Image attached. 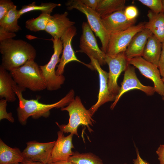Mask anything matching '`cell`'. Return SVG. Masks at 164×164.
Returning a JSON list of instances; mask_svg holds the SVG:
<instances>
[{
  "mask_svg": "<svg viewBox=\"0 0 164 164\" xmlns=\"http://www.w3.org/2000/svg\"><path fill=\"white\" fill-rule=\"evenodd\" d=\"M61 110L68 112L69 119L67 125H60L56 122L60 131L79 137L78 128L80 125H83L86 126L90 132L92 131L90 126H92L95 121L92 119V115L89 110L86 109L82 104L80 97L77 96L67 106L61 108Z\"/></svg>",
  "mask_w": 164,
  "mask_h": 164,
  "instance_id": "277c9868",
  "label": "cell"
},
{
  "mask_svg": "<svg viewBox=\"0 0 164 164\" xmlns=\"http://www.w3.org/2000/svg\"><path fill=\"white\" fill-rule=\"evenodd\" d=\"M76 28L73 26L68 29L61 37L60 39L63 44L62 56L60 59L59 64L56 71L57 75H63L66 65L72 61H76L93 70V67L90 64H87L81 62L76 56L71 45L73 37L76 34Z\"/></svg>",
  "mask_w": 164,
  "mask_h": 164,
  "instance_id": "4fadbf2b",
  "label": "cell"
},
{
  "mask_svg": "<svg viewBox=\"0 0 164 164\" xmlns=\"http://www.w3.org/2000/svg\"><path fill=\"white\" fill-rule=\"evenodd\" d=\"M145 22L139 23L125 30L110 35L106 54L114 56L125 52L134 36L144 29Z\"/></svg>",
  "mask_w": 164,
  "mask_h": 164,
  "instance_id": "52a82bcc",
  "label": "cell"
},
{
  "mask_svg": "<svg viewBox=\"0 0 164 164\" xmlns=\"http://www.w3.org/2000/svg\"><path fill=\"white\" fill-rule=\"evenodd\" d=\"M162 81H163V83H164V78H162Z\"/></svg>",
  "mask_w": 164,
  "mask_h": 164,
  "instance_id": "60d3db41",
  "label": "cell"
},
{
  "mask_svg": "<svg viewBox=\"0 0 164 164\" xmlns=\"http://www.w3.org/2000/svg\"><path fill=\"white\" fill-rule=\"evenodd\" d=\"M137 158L133 160L134 164H150L146 161L143 160L140 156L139 152L137 149H136Z\"/></svg>",
  "mask_w": 164,
  "mask_h": 164,
  "instance_id": "d590c367",
  "label": "cell"
},
{
  "mask_svg": "<svg viewBox=\"0 0 164 164\" xmlns=\"http://www.w3.org/2000/svg\"><path fill=\"white\" fill-rule=\"evenodd\" d=\"M22 164H44L39 162H35L24 159L22 162Z\"/></svg>",
  "mask_w": 164,
  "mask_h": 164,
  "instance_id": "8d00e7d4",
  "label": "cell"
},
{
  "mask_svg": "<svg viewBox=\"0 0 164 164\" xmlns=\"http://www.w3.org/2000/svg\"><path fill=\"white\" fill-rule=\"evenodd\" d=\"M46 164H54L53 163H52V162H49Z\"/></svg>",
  "mask_w": 164,
  "mask_h": 164,
  "instance_id": "ab89813d",
  "label": "cell"
},
{
  "mask_svg": "<svg viewBox=\"0 0 164 164\" xmlns=\"http://www.w3.org/2000/svg\"><path fill=\"white\" fill-rule=\"evenodd\" d=\"M12 89L18 97L19 106L17 109L18 120L22 125L26 124L28 118L31 117L36 119L41 117L47 118L50 114L52 109L62 108L67 105L74 98V90H71L59 101L52 104H45L39 102V98L26 99L22 97V92L25 89L19 87L16 83L12 87Z\"/></svg>",
  "mask_w": 164,
  "mask_h": 164,
  "instance_id": "6da1fadb",
  "label": "cell"
},
{
  "mask_svg": "<svg viewBox=\"0 0 164 164\" xmlns=\"http://www.w3.org/2000/svg\"><path fill=\"white\" fill-rule=\"evenodd\" d=\"M124 164H126V163H124Z\"/></svg>",
  "mask_w": 164,
  "mask_h": 164,
  "instance_id": "ee69618b",
  "label": "cell"
},
{
  "mask_svg": "<svg viewBox=\"0 0 164 164\" xmlns=\"http://www.w3.org/2000/svg\"><path fill=\"white\" fill-rule=\"evenodd\" d=\"M51 16L50 14L42 12L37 17L27 20L25 23V26L28 29L33 32L45 31Z\"/></svg>",
  "mask_w": 164,
  "mask_h": 164,
  "instance_id": "d4e9b609",
  "label": "cell"
},
{
  "mask_svg": "<svg viewBox=\"0 0 164 164\" xmlns=\"http://www.w3.org/2000/svg\"><path fill=\"white\" fill-rule=\"evenodd\" d=\"M66 5L69 10L77 9L85 15L91 29L101 41L102 45L101 50L106 53L110 35L104 27L101 17L97 13L83 3L80 0L69 1Z\"/></svg>",
  "mask_w": 164,
  "mask_h": 164,
  "instance_id": "5b68a950",
  "label": "cell"
},
{
  "mask_svg": "<svg viewBox=\"0 0 164 164\" xmlns=\"http://www.w3.org/2000/svg\"><path fill=\"white\" fill-rule=\"evenodd\" d=\"M0 42L2 55L1 65L7 71H10L36 58L35 49L25 41L12 39Z\"/></svg>",
  "mask_w": 164,
  "mask_h": 164,
  "instance_id": "7a4b0ae2",
  "label": "cell"
},
{
  "mask_svg": "<svg viewBox=\"0 0 164 164\" xmlns=\"http://www.w3.org/2000/svg\"><path fill=\"white\" fill-rule=\"evenodd\" d=\"M105 62L109 67L108 86L110 93L116 96L120 89L117 80L121 73L125 71L128 63L125 52H121L114 56L106 54Z\"/></svg>",
  "mask_w": 164,
  "mask_h": 164,
  "instance_id": "9c48e42d",
  "label": "cell"
},
{
  "mask_svg": "<svg viewBox=\"0 0 164 164\" xmlns=\"http://www.w3.org/2000/svg\"><path fill=\"white\" fill-rule=\"evenodd\" d=\"M162 12L164 13V0H162Z\"/></svg>",
  "mask_w": 164,
  "mask_h": 164,
  "instance_id": "f35d334b",
  "label": "cell"
},
{
  "mask_svg": "<svg viewBox=\"0 0 164 164\" xmlns=\"http://www.w3.org/2000/svg\"><path fill=\"white\" fill-rule=\"evenodd\" d=\"M60 5V4L50 2L43 3L39 5H36L35 2H33L31 4L23 6L21 9L19 10V15L20 18L25 13L36 10L40 11L42 12L51 14L54 8Z\"/></svg>",
  "mask_w": 164,
  "mask_h": 164,
  "instance_id": "4316f807",
  "label": "cell"
},
{
  "mask_svg": "<svg viewBox=\"0 0 164 164\" xmlns=\"http://www.w3.org/2000/svg\"><path fill=\"white\" fill-rule=\"evenodd\" d=\"M132 89L139 90L148 95H152L155 92L154 87L142 84L137 78L134 67L128 64L125 70L124 78L119 92L116 96L110 108L113 109L121 96L125 92Z\"/></svg>",
  "mask_w": 164,
  "mask_h": 164,
  "instance_id": "30bf717a",
  "label": "cell"
},
{
  "mask_svg": "<svg viewBox=\"0 0 164 164\" xmlns=\"http://www.w3.org/2000/svg\"><path fill=\"white\" fill-rule=\"evenodd\" d=\"M9 73L16 84L21 88L25 90L28 88L34 92L46 89L42 71L34 60L28 61Z\"/></svg>",
  "mask_w": 164,
  "mask_h": 164,
  "instance_id": "3957f363",
  "label": "cell"
},
{
  "mask_svg": "<svg viewBox=\"0 0 164 164\" xmlns=\"http://www.w3.org/2000/svg\"><path fill=\"white\" fill-rule=\"evenodd\" d=\"M128 63L137 68L142 75L152 81L155 92L162 96L164 94V83L157 66L142 56L129 59Z\"/></svg>",
  "mask_w": 164,
  "mask_h": 164,
  "instance_id": "8fae6325",
  "label": "cell"
},
{
  "mask_svg": "<svg viewBox=\"0 0 164 164\" xmlns=\"http://www.w3.org/2000/svg\"><path fill=\"white\" fill-rule=\"evenodd\" d=\"M22 164V163H18V164Z\"/></svg>",
  "mask_w": 164,
  "mask_h": 164,
  "instance_id": "7bdbcfd3",
  "label": "cell"
},
{
  "mask_svg": "<svg viewBox=\"0 0 164 164\" xmlns=\"http://www.w3.org/2000/svg\"><path fill=\"white\" fill-rule=\"evenodd\" d=\"M91 64L97 72L99 80V90L97 102L88 110L93 115L98 108L105 103L115 100V97L110 92L108 86V73L103 70L96 59L90 58Z\"/></svg>",
  "mask_w": 164,
  "mask_h": 164,
  "instance_id": "5bb4252c",
  "label": "cell"
},
{
  "mask_svg": "<svg viewBox=\"0 0 164 164\" xmlns=\"http://www.w3.org/2000/svg\"><path fill=\"white\" fill-rule=\"evenodd\" d=\"M16 83L10 73L1 65L0 66V98L7 102H13L16 100V95L12 89Z\"/></svg>",
  "mask_w": 164,
  "mask_h": 164,
  "instance_id": "ffe728a7",
  "label": "cell"
},
{
  "mask_svg": "<svg viewBox=\"0 0 164 164\" xmlns=\"http://www.w3.org/2000/svg\"><path fill=\"white\" fill-rule=\"evenodd\" d=\"M125 0H99L95 10L100 16L103 18L115 12L124 10Z\"/></svg>",
  "mask_w": 164,
  "mask_h": 164,
  "instance_id": "603a6c76",
  "label": "cell"
},
{
  "mask_svg": "<svg viewBox=\"0 0 164 164\" xmlns=\"http://www.w3.org/2000/svg\"><path fill=\"white\" fill-rule=\"evenodd\" d=\"M16 36L15 33L8 32L0 27V42L5 40L12 39Z\"/></svg>",
  "mask_w": 164,
  "mask_h": 164,
  "instance_id": "1f68e13d",
  "label": "cell"
},
{
  "mask_svg": "<svg viewBox=\"0 0 164 164\" xmlns=\"http://www.w3.org/2000/svg\"><path fill=\"white\" fill-rule=\"evenodd\" d=\"M19 18V10L16 9V6L15 5L0 20V27L10 32H18L21 29L18 24V20Z\"/></svg>",
  "mask_w": 164,
  "mask_h": 164,
  "instance_id": "cb8c5ba5",
  "label": "cell"
},
{
  "mask_svg": "<svg viewBox=\"0 0 164 164\" xmlns=\"http://www.w3.org/2000/svg\"><path fill=\"white\" fill-rule=\"evenodd\" d=\"M82 34L80 38V49L77 51L84 53L90 58L97 60L101 66L106 63L105 59L106 54L100 49L92 30L88 24L84 22L82 25Z\"/></svg>",
  "mask_w": 164,
  "mask_h": 164,
  "instance_id": "ba28073f",
  "label": "cell"
},
{
  "mask_svg": "<svg viewBox=\"0 0 164 164\" xmlns=\"http://www.w3.org/2000/svg\"><path fill=\"white\" fill-rule=\"evenodd\" d=\"M124 10L115 12L101 18L104 27L110 35L125 30L134 25L136 19L132 21L128 20Z\"/></svg>",
  "mask_w": 164,
  "mask_h": 164,
  "instance_id": "2e32d148",
  "label": "cell"
},
{
  "mask_svg": "<svg viewBox=\"0 0 164 164\" xmlns=\"http://www.w3.org/2000/svg\"><path fill=\"white\" fill-rule=\"evenodd\" d=\"M73 135L70 134L65 136L62 131L58 132L57 138L52 151L50 162L68 160L73 155L74 152L72 151L74 148L72 143Z\"/></svg>",
  "mask_w": 164,
  "mask_h": 164,
  "instance_id": "9a60e30c",
  "label": "cell"
},
{
  "mask_svg": "<svg viewBox=\"0 0 164 164\" xmlns=\"http://www.w3.org/2000/svg\"><path fill=\"white\" fill-rule=\"evenodd\" d=\"M53 43L54 52L49 62L46 64L39 66L45 79L46 89L53 91L60 88L65 80L63 75H57L56 74L55 68L60 62V56L63 49V44L60 39L52 38Z\"/></svg>",
  "mask_w": 164,
  "mask_h": 164,
  "instance_id": "8992f818",
  "label": "cell"
},
{
  "mask_svg": "<svg viewBox=\"0 0 164 164\" xmlns=\"http://www.w3.org/2000/svg\"><path fill=\"white\" fill-rule=\"evenodd\" d=\"M68 15V12H65L51 16L45 31L53 38L60 39L66 31L75 23L67 17Z\"/></svg>",
  "mask_w": 164,
  "mask_h": 164,
  "instance_id": "e0dca14e",
  "label": "cell"
},
{
  "mask_svg": "<svg viewBox=\"0 0 164 164\" xmlns=\"http://www.w3.org/2000/svg\"><path fill=\"white\" fill-rule=\"evenodd\" d=\"M162 49V43L153 35L149 37L142 56L147 61L158 67Z\"/></svg>",
  "mask_w": 164,
  "mask_h": 164,
  "instance_id": "44dd1931",
  "label": "cell"
},
{
  "mask_svg": "<svg viewBox=\"0 0 164 164\" xmlns=\"http://www.w3.org/2000/svg\"><path fill=\"white\" fill-rule=\"evenodd\" d=\"M80 1L87 7L95 10L99 1V0H80Z\"/></svg>",
  "mask_w": 164,
  "mask_h": 164,
  "instance_id": "e575fe53",
  "label": "cell"
},
{
  "mask_svg": "<svg viewBox=\"0 0 164 164\" xmlns=\"http://www.w3.org/2000/svg\"><path fill=\"white\" fill-rule=\"evenodd\" d=\"M15 5L11 0H0V20H2Z\"/></svg>",
  "mask_w": 164,
  "mask_h": 164,
  "instance_id": "f546056e",
  "label": "cell"
},
{
  "mask_svg": "<svg viewBox=\"0 0 164 164\" xmlns=\"http://www.w3.org/2000/svg\"><path fill=\"white\" fill-rule=\"evenodd\" d=\"M162 99L164 101V94L162 96Z\"/></svg>",
  "mask_w": 164,
  "mask_h": 164,
  "instance_id": "b9f144b4",
  "label": "cell"
},
{
  "mask_svg": "<svg viewBox=\"0 0 164 164\" xmlns=\"http://www.w3.org/2000/svg\"><path fill=\"white\" fill-rule=\"evenodd\" d=\"M7 101L5 99L0 100V120L6 119L11 122H14V119L12 117V113H8L6 111Z\"/></svg>",
  "mask_w": 164,
  "mask_h": 164,
  "instance_id": "f1b7e54d",
  "label": "cell"
},
{
  "mask_svg": "<svg viewBox=\"0 0 164 164\" xmlns=\"http://www.w3.org/2000/svg\"><path fill=\"white\" fill-rule=\"evenodd\" d=\"M156 153L158 157L159 164H164V144L159 145L156 151Z\"/></svg>",
  "mask_w": 164,
  "mask_h": 164,
  "instance_id": "836d02e7",
  "label": "cell"
},
{
  "mask_svg": "<svg viewBox=\"0 0 164 164\" xmlns=\"http://www.w3.org/2000/svg\"><path fill=\"white\" fill-rule=\"evenodd\" d=\"M142 4L149 8L151 11L156 13L162 12L161 0H138Z\"/></svg>",
  "mask_w": 164,
  "mask_h": 164,
  "instance_id": "83f0119b",
  "label": "cell"
},
{
  "mask_svg": "<svg viewBox=\"0 0 164 164\" xmlns=\"http://www.w3.org/2000/svg\"><path fill=\"white\" fill-rule=\"evenodd\" d=\"M158 68L160 75L164 78V42L162 43V49Z\"/></svg>",
  "mask_w": 164,
  "mask_h": 164,
  "instance_id": "d6a6232c",
  "label": "cell"
},
{
  "mask_svg": "<svg viewBox=\"0 0 164 164\" xmlns=\"http://www.w3.org/2000/svg\"><path fill=\"white\" fill-rule=\"evenodd\" d=\"M68 160L75 164H104L99 157L91 153H80L76 152Z\"/></svg>",
  "mask_w": 164,
  "mask_h": 164,
  "instance_id": "484cf974",
  "label": "cell"
},
{
  "mask_svg": "<svg viewBox=\"0 0 164 164\" xmlns=\"http://www.w3.org/2000/svg\"><path fill=\"white\" fill-rule=\"evenodd\" d=\"M24 159L19 148L10 147L0 139V164H17L22 163Z\"/></svg>",
  "mask_w": 164,
  "mask_h": 164,
  "instance_id": "7402d4cb",
  "label": "cell"
},
{
  "mask_svg": "<svg viewBox=\"0 0 164 164\" xmlns=\"http://www.w3.org/2000/svg\"><path fill=\"white\" fill-rule=\"evenodd\" d=\"M55 142H40L32 141L27 142L26 147L22 152L24 159L44 164L50 162Z\"/></svg>",
  "mask_w": 164,
  "mask_h": 164,
  "instance_id": "7c38bea8",
  "label": "cell"
},
{
  "mask_svg": "<svg viewBox=\"0 0 164 164\" xmlns=\"http://www.w3.org/2000/svg\"><path fill=\"white\" fill-rule=\"evenodd\" d=\"M53 163L54 164H75L68 160L60 161Z\"/></svg>",
  "mask_w": 164,
  "mask_h": 164,
  "instance_id": "74e56055",
  "label": "cell"
},
{
  "mask_svg": "<svg viewBox=\"0 0 164 164\" xmlns=\"http://www.w3.org/2000/svg\"><path fill=\"white\" fill-rule=\"evenodd\" d=\"M124 12L126 18L129 21L136 19L138 13L137 8L133 5L128 6L125 8Z\"/></svg>",
  "mask_w": 164,
  "mask_h": 164,
  "instance_id": "4dcf8cb0",
  "label": "cell"
},
{
  "mask_svg": "<svg viewBox=\"0 0 164 164\" xmlns=\"http://www.w3.org/2000/svg\"><path fill=\"white\" fill-rule=\"evenodd\" d=\"M152 35L149 30L144 28L134 36L125 52L128 60L142 56L148 39Z\"/></svg>",
  "mask_w": 164,
  "mask_h": 164,
  "instance_id": "ac0fdd59",
  "label": "cell"
},
{
  "mask_svg": "<svg viewBox=\"0 0 164 164\" xmlns=\"http://www.w3.org/2000/svg\"><path fill=\"white\" fill-rule=\"evenodd\" d=\"M149 21L144 28L149 30L162 43L164 42V13H156L149 10L147 15Z\"/></svg>",
  "mask_w": 164,
  "mask_h": 164,
  "instance_id": "d6986e66",
  "label": "cell"
}]
</instances>
